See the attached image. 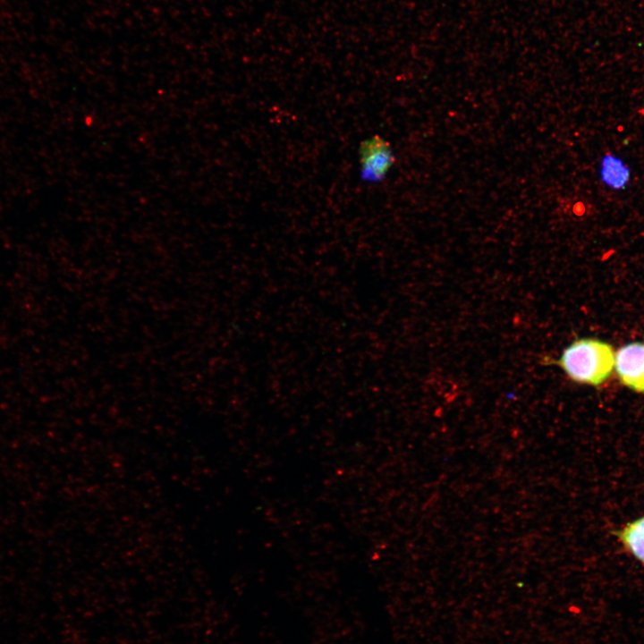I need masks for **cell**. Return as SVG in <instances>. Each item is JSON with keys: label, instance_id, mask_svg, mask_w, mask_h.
I'll list each match as a JSON object with an SVG mask.
<instances>
[{"label": "cell", "instance_id": "7a4b0ae2", "mask_svg": "<svg viewBox=\"0 0 644 644\" xmlns=\"http://www.w3.org/2000/svg\"><path fill=\"white\" fill-rule=\"evenodd\" d=\"M360 177L368 182L382 181L394 163L390 144L379 135L371 136L359 148Z\"/></svg>", "mask_w": 644, "mask_h": 644}, {"label": "cell", "instance_id": "277c9868", "mask_svg": "<svg viewBox=\"0 0 644 644\" xmlns=\"http://www.w3.org/2000/svg\"><path fill=\"white\" fill-rule=\"evenodd\" d=\"M615 535L630 554L644 564V516L625 524Z\"/></svg>", "mask_w": 644, "mask_h": 644}, {"label": "cell", "instance_id": "3957f363", "mask_svg": "<svg viewBox=\"0 0 644 644\" xmlns=\"http://www.w3.org/2000/svg\"><path fill=\"white\" fill-rule=\"evenodd\" d=\"M614 366L624 386L644 394V343L631 342L620 347L614 353Z\"/></svg>", "mask_w": 644, "mask_h": 644}, {"label": "cell", "instance_id": "6da1fadb", "mask_svg": "<svg viewBox=\"0 0 644 644\" xmlns=\"http://www.w3.org/2000/svg\"><path fill=\"white\" fill-rule=\"evenodd\" d=\"M614 362L611 344L597 338H579L555 361L573 382L598 386L610 377Z\"/></svg>", "mask_w": 644, "mask_h": 644}, {"label": "cell", "instance_id": "5b68a950", "mask_svg": "<svg viewBox=\"0 0 644 644\" xmlns=\"http://www.w3.org/2000/svg\"><path fill=\"white\" fill-rule=\"evenodd\" d=\"M600 176L606 185L619 190L628 183L630 171L620 158L606 155L601 162Z\"/></svg>", "mask_w": 644, "mask_h": 644}]
</instances>
